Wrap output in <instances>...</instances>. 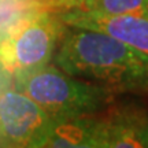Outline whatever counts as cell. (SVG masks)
Instances as JSON below:
<instances>
[{
    "mask_svg": "<svg viewBox=\"0 0 148 148\" xmlns=\"http://www.w3.org/2000/svg\"><path fill=\"white\" fill-rule=\"evenodd\" d=\"M55 64L73 77L114 92L148 96V55L107 33L70 26Z\"/></svg>",
    "mask_w": 148,
    "mask_h": 148,
    "instance_id": "cell-1",
    "label": "cell"
},
{
    "mask_svg": "<svg viewBox=\"0 0 148 148\" xmlns=\"http://www.w3.org/2000/svg\"><path fill=\"white\" fill-rule=\"evenodd\" d=\"M16 89L32 97L52 119H67L104 111L115 100V92L100 84L73 77L56 66L15 77Z\"/></svg>",
    "mask_w": 148,
    "mask_h": 148,
    "instance_id": "cell-2",
    "label": "cell"
},
{
    "mask_svg": "<svg viewBox=\"0 0 148 148\" xmlns=\"http://www.w3.org/2000/svg\"><path fill=\"white\" fill-rule=\"evenodd\" d=\"M66 23L56 11H42L0 37V63L11 77L45 66L55 55Z\"/></svg>",
    "mask_w": 148,
    "mask_h": 148,
    "instance_id": "cell-3",
    "label": "cell"
},
{
    "mask_svg": "<svg viewBox=\"0 0 148 148\" xmlns=\"http://www.w3.org/2000/svg\"><path fill=\"white\" fill-rule=\"evenodd\" d=\"M52 121L21 90L5 89L0 93V145L40 147Z\"/></svg>",
    "mask_w": 148,
    "mask_h": 148,
    "instance_id": "cell-4",
    "label": "cell"
},
{
    "mask_svg": "<svg viewBox=\"0 0 148 148\" xmlns=\"http://www.w3.org/2000/svg\"><path fill=\"white\" fill-rule=\"evenodd\" d=\"M99 147L148 148V112L143 107H107L99 112Z\"/></svg>",
    "mask_w": 148,
    "mask_h": 148,
    "instance_id": "cell-5",
    "label": "cell"
},
{
    "mask_svg": "<svg viewBox=\"0 0 148 148\" xmlns=\"http://www.w3.org/2000/svg\"><path fill=\"white\" fill-rule=\"evenodd\" d=\"M58 15L67 26L107 33L148 55V15H106L71 10L58 11Z\"/></svg>",
    "mask_w": 148,
    "mask_h": 148,
    "instance_id": "cell-6",
    "label": "cell"
},
{
    "mask_svg": "<svg viewBox=\"0 0 148 148\" xmlns=\"http://www.w3.org/2000/svg\"><path fill=\"white\" fill-rule=\"evenodd\" d=\"M99 112L92 115L53 119L40 147H99Z\"/></svg>",
    "mask_w": 148,
    "mask_h": 148,
    "instance_id": "cell-7",
    "label": "cell"
},
{
    "mask_svg": "<svg viewBox=\"0 0 148 148\" xmlns=\"http://www.w3.org/2000/svg\"><path fill=\"white\" fill-rule=\"evenodd\" d=\"M66 10L106 15H148V0H67L56 8V12Z\"/></svg>",
    "mask_w": 148,
    "mask_h": 148,
    "instance_id": "cell-8",
    "label": "cell"
},
{
    "mask_svg": "<svg viewBox=\"0 0 148 148\" xmlns=\"http://www.w3.org/2000/svg\"><path fill=\"white\" fill-rule=\"evenodd\" d=\"M47 10H51L47 0H0V37L8 34L30 16Z\"/></svg>",
    "mask_w": 148,
    "mask_h": 148,
    "instance_id": "cell-9",
    "label": "cell"
},
{
    "mask_svg": "<svg viewBox=\"0 0 148 148\" xmlns=\"http://www.w3.org/2000/svg\"><path fill=\"white\" fill-rule=\"evenodd\" d=\"M10 79H11V75L7 73V70L3 67V64L0 63V93H1L3 90L8 89Z\"/></svg>",
    "mask_w": 148,
    "mask_h": 148,
    "instance_id": "cell-10",
    "label": "cell"
},
{
    "mask_svg": "<svg viewBox=\"0 0 148 148\" xmlns=\"http://www.w3.org/2000/svg\"><path fill=\"white\" fill-rule=\"evenodd\" d=\"M64 1H67V0H52L51 4H49V7H51V10L52 11H56V8H58L60 4H63Z\"/></svg>",
    "mask_w": 148,
    "mask_h": 148,
    "instance_id": "cell-11",
    "label": "cell"
},
{
    "mask_svg": "<svg viewBox=\"0 0 148 148\" xmlns=\"http://www.w3.org/2000/svg\"><path fill=\"white\" fill-rule=\"evenodd\" d=\"M47 1H48V3H49V4H51V1H52V0H47Z\"/></svg>",
    "mask_w": 148,
    "mask_h": 148,
    "instance_id": "cell-12",
    "label": "cell"
}]
</instances>
